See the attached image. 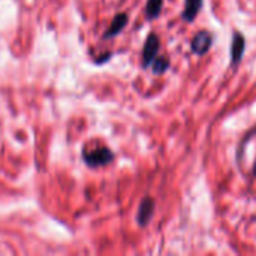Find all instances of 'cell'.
Wrapping results in <instances>:
<instances>
[{
    "label": "cell",
    "instance_id": "2",
    "mask_svg": "<svg viewBox=\"0 0 256 256\" xmlns=\"http://www.w3.org/2000/svg\"><path fill=\"white\" fill-rule=\"evenodd\" d=\"M159 51V38L154 33H150L146 39L144 50H142V64L144 68H148L153 64L156 54Z\"/></svg>",
    "mask_w": 256,
    "mask_h": 256
},
{
    "label": "cell",
    "instance_id": "9",
    "mask_svg": "<svg viewBox=\"0 0 256 256\" xmlns=\"http://www.w3.org/2000/svg\"><path fill=\"white\" fill-rule=\"evenodd\" d=\"M153 72L154 74H164L168 68H170V60H168V57H159V58H156L154 62H153Z\"/></svg>",
    "mask_w": 256,
    "mask_h": 256
},
{
    "label": "cell",
    "instance_id": "5",
    "mask_svg": "<svg viewBox=\"0 0 256 256\" xmlns=\"http://www.w3.org/2000/svg\"><path fill=\"white\" fill-rule=\"evenodd\" d=\"M244 48H246V39L240 32H234L232 34V42H231V63L234 66L240 64L243 56H244Z\"/></svg>",
    "mask_w": 256,
    "mask_h": 256
},
{
    "label": "cell",
    "instance_id": "7",
    "mask_svg": "<svg viewBox=\"0 0 256 256\" xmlns=\"http://www.w3.org/2000/svg\"><path fill=\"white\" fill-rule=\"evenodd\" d=\"M202 8V0H184V10H183V20L188 22H192L198 12Z\"/></svg>",
    "mask_w": 256,
    "mask_h": 256
},
{
    "label": "cell",
    "instance_id": "4",
    "mask_svg": "<svg viewBox=\"0 0 256 256\" xmlns=\"http://www.w3.org/2000/svg\"><path fill=\"white\" fill-rule=\"evenodd\" d=\"M154 214V201L150 198V196H146L141 204H140V208H138V213H136V222L140 226H147L152 220Z\"/></svg>",
    "mask_w": 256,
    "mask_h": 256
},
{
    "label": "cell",
    "instance_id": "10",
    "mask_svg": "<svg viewBox=\"0 0 256 256\" xmlns=\"http://www.w3.org/2000/svg\"><path fill=\"white\" fill-rule=\"evenodd\" d=\"M254 174L256 176V160H255V165H254Z\"/></svg>",
    "mask_w": 256,
    "mask_h": 256
},
{
    "label": "cell",
    "instance_id": "3",
    "mask_svg": "<svg viewBox=\"0 0 256 256\" xmlns=\"http://www.w3.org/2000/svg\"><path fill=\"white\" fill-rule=\"evenodd\" d=\"M212 44H213V36H212V33H208L207 30H201V32H198V33L194 36L192 44H190V48H192V51H194L195 54L204 56V54L210 50Z\"/></svg>",
    "mask_w": 256,
    "mask_h": 256
},
{
    "label": "cell",
    "instance_id": "1",
    "mask_svg": "<svg viewBox=\"0 0 256 256\" xmlns=\"http://www.w3.org/2000/svg\"><path fill=\"white\" fill-rule=\"evenodd\" d=\"M82 159L88 166L99 168V166L111 164L112 159H114V153L110 148L104 147V148H96V150H92V152H84Z\"/></svg>",
    "mask_w": 256,
    "mask_h": 256
},
{
    "label": "cell",
    "instance_id": "6",
    "mask_svg": "<svg viewBox=\"0 0 256 256\" xmlns=\"http://www.w3.org/2000/svg\"><path fill=\"white\" fill-rule=\"evenodd\" d=\"M128 21H129V16H128V14H117L116 16H114V20H112V22H111V26H110V28L105 32V34H104V38L105 39H110V38H114V36H117L124 27H126V24H128Z\"/></svg>",
    "mask_w": 256,
    "mask_h": 256
},
{
    "label": "cell",
    "instance_id": "8",
    "mask_svg": "<svg viewBox=\"0 0 256 256\" xmlns=\"http://www.w3.org/2000/svg\"><path fill=\"white\" fill-rule=\"evenodd\" d=\"M164 6V0H148L147 2V8H146V15L148 20H154L159 16L160 10Z\"/></svg>",
    "mask_w": 256,
    "mask_h": 256
}]
</instances>
